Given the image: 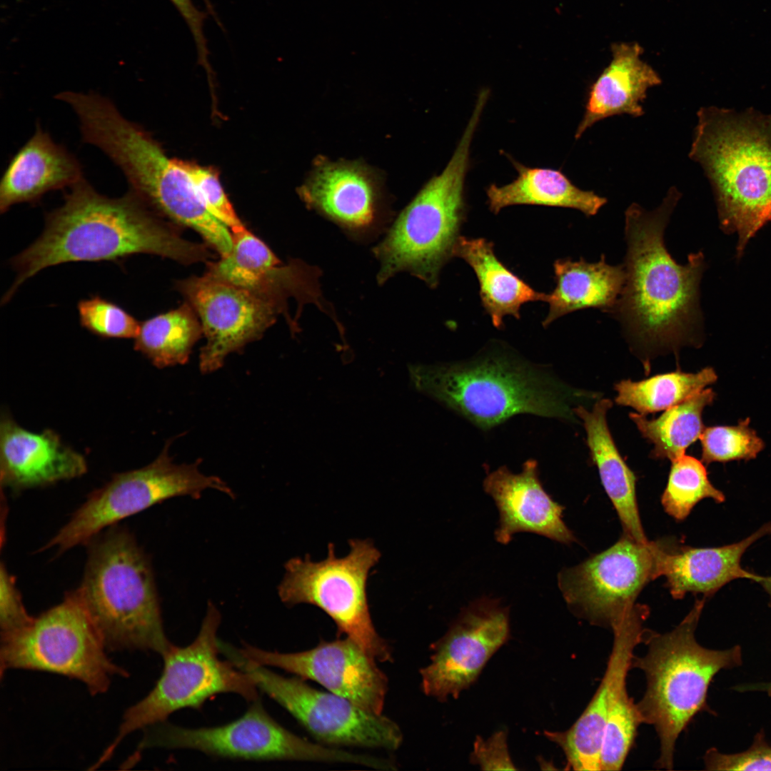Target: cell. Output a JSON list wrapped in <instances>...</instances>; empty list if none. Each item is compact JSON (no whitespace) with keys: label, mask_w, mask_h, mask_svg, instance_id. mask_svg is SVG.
Segmentation results:
<instances>
[{"label":"cell","mask_w":771,"mask_h":771,"mask_svg":"<svg viewBox=\"0 0 771 771\" xmlns=\"http://www.w3.org/2000/svg\"><path fill=\"white\" fill-rule=\"evenodd\" d=\"M680 196L672 186L654 210L633 203L625 211V281L607 314L620 322L633 346L644 351H676L697 344L701 332L699 288L704 255L690 253L687 263L680 264L664 240Z\"/></svg>","instance_id":"6da1fadb"},{"label":"cell","mask_w":771,"mask_h":771,"mask_svg":"<svg viewBox=\"0 0 771 771\" xmlns=\"http://www.w3.org/2000/svg\"><path fill=\"white\" fill-rule=\"evenodd\" d=\"M138 253L191 263L210 253L183 238L128 190L119 198L99 193L85 178L70 188L63 204L48 213L41 236L14 256L16 277L3 296L7 303L19 287L50 266L78 261H119Z\"/></svg>","instance_id":"7a4b0ae2"},{"label":"cell","mask_w":771,"mask_h":771,"mask_svg":"<svg viewBox=\"0 0 771 771\" xmlns=\"http://www.w3.org/2000/svg\"><path fill=\"white\" fill-rule=\"evenodd\" d=\"M66 104L78 117L83 141L101 150L121 169L130 191L149 208L195 230L221 256L230 253L231 231L208 211L183 161L168 158L108 98L73 91Z\"/></svg>","instance_id":"3957f363"},{"label":"cell","mask_w":771,"mask_h":771,"mask_svg":"<svg viewBox=\"0 0 771 771\" xmlns=\"http://www.w3.org/2000/svg\"><path fill=\"white\" fill-rule=\"evenodd\" d=\"M490 348L468 361L409 366L411 383L484 430L521 413L575 420L571 404L585 394L508 348Z\"/></svg>","instance_id":"277c9868"},{"label":"cell","mask_w":771,"mask_h":771,"mask_svg":"<svg viewBox=\"0 0 771 771\" xmlns=\"http://www.w3.org/2000/svg\"><path fill=\"white\" fill-rule=\"evenodd\" d=\"M689 157L714 191L721 228L737 234L740 258L771 221V115L702 107Z\"/></svg>","instance_id":"5b68a950"},{"label":"cell","mask_w":771,"mask_h":771,"mask_svg":"<svg viewBox=\"0 0 771 771\" xmlns=\"http://www.w3.org/2000/svg\"><path fill=\"white\" fill-rule=\"evenodd\" d=\"M707 598L697 599L672 630L658 633L647 629L646 653L632 660L631 667L645 677V692L636 706L642 723L652 725L658 737V768H673L679 736L697 713L709 709L707 692L715 675L742 662L740 645L712 650L697 641L695 633Z\"/></svg>","instance_id":"8992f818"},{"label":"cell","mask_w":771,"mask_h":771,"mask_svg":"<svg viewBox=\"0 0 771 771\" xmlns=\"http://www.w3.org/2000/svg\"><path fill=\"white\" fill-rule=\"evenodd\" d=\"M108 529L89 543L84 576L74 591L107 650L162 656L172 643L163 629L150 560L129 531Z\"/></svg>","instance_id":"52a82bcc"},{"label":"cell","mask_w":771,"mask_h":771,"mask_svg":"<svg viewBox=\"0 0 771 771\" xmlns=\"http://www.w3.org/2000/svg\"><path fill=\"white\" fill-rule=\"evenodd\" d=\"M485 102L478 99L450 161L432 177L402 211L373 252L383 284L407 271L435 288L444 265L453 257L465 221V180L471 142Z\"/></svg>","instance_id":"ba28073f"},{"label":"cell","mask_w":771,"mask_h":771,"mask_svg":"<svg viewBox=\"0 0 771 771\" xmlns=\"http://www.w3.org/2000/svg\"><path fill=\"white\" fill-rule=\"evenodd\" d=\"M220 623L221 614L209 601L197 637L185 647L171 644L162 655L164 666L160 678L146 697L126 710L115 739L95 767L108 760L128 734L165 722L175 711L199 709L206 700L220 693H236L251 702L258 699L251 677L231 660L219 658Z\"/></svg>","instance_id":"9c48e42d"},{"label":"cell","mask_w":771,"mask_h":771,"mask_svg":"<svg viewBox=\"0 0 771 771\" xmlns=\"http://www.w3.org/2000/svg\"><path fill=\"white\" fill-rule=\"evenodd\" d=\"M348 545L349 552L342 558L336 557L334 545L329 543L324 560L315 562L306 555L288 560L278 595L286 605L318 607L333 620L338 634L353 640L376 660H391L388 644L373 625L366 592L369 572L381 554L368 539H351Z\"/></svg>","instance_id":"30bf717a"},{"label":"cell","mask_w":771,"mask_h":771,"mask_svg":"<svg viewBox=\"0 0 771 771\" xmlns=\"http://www.w3.org/2000/svg\"><path fill=\"white\" fill-rule=\"evenodd\" d=\"M97 629L69 592L26 626L1 634V675L11 669L49 672L76 679L93 695L106 692L112 677L127 672L111 662Z\"/></svg>","instance_id":"8fae6325"},{"label":"cell","mask_w":771,"mask_h":771,"mask_svg":"<svg viewBox=\"0 0 771 771\" xmlns=\"http://www.w3.org/2000/svg\"><path fill=\"white\" fill-rule=\"evenodd\" d=\"M169 445L170 440L150 464L116 474L93 491L44 549L64 552L89 544L123 519L173 497L198 499L207 489L234 497L221 478L200 471V460L191 464L175 463L168 453Z\"/></svg>","instance_id":"7c38bea8"},{"label":"cell","mask_w":771,"mask_h":771,"mask_svg":"<svg viewBox=\"0 0 771 771\" xmlns=\"http://www.w3.org/2000/svg\"><path fill=\"white\" fill-rule=\"evenodd\" d=\"M135 755L160 747L193 749L216 757L250 760L353 763L375 767L377 758L309 742L284 728L258 699L240 718L217 727L186 728L162 722L146 728Z\"/></svg>","instance_id":"4fadbf2b"},{"label":"cell","mask_w":771,"mask_h":771,"mask_svg":"<svg viewBox=\"0 0 771 771\" xmlns=\"http://www.w3.org/2000/svg\"><path fill=\"white\" fill-rule=\"evenodd\" d=\"M221 652L321 743L388 750L400 746V727L383 714L368 712L333 692L316 690L298 677L279 675L246 658L228 644H223Z\"/></svg>","instance_id":"5bb4252c"},{"label":"cell","mask_w":771,"mask_h":771,"mask_svg":"<svg viewBox=\"0 0 771 771\" xmlns=\"http://www.w3.org/2000/svg\"><path fill=\"white\" fill-rule=\"evenodd\" d=\"M675 543H640L623 533L604 551L563 569L558 586L568 608L593 625L612 629L643 588L661 576L662 558Z\"/></svg>","instance_id":"9a60e30c"},{"label":"cell","mask_w":771,"mask_h":771,"mask_svg":"<svg viewBox=\"0 0 771 771\" xmlns=\"http://www.w3.org/2000/svg\"><path fill=\"white\" fill-rule=\"evenodd\" d=\"M176 287L200 318L206 339L199 356L203 373L219 369L230 353L261 338L287 309L266 296L206 273L179 281Z\"/></svg>","instance_id":"2e32d148"},{"label":"cell","mask_w":771,"mask_h":771,"mask_svg":"<svg viewBox=\"0 0 771 771\" xmlns=\"http://www.w3.org/2000/svg\"><path fill=\"white\" fill-rule=\"evenodd\" d=\"M509 635L508 607L486 597L472 602L432 645L431 661L420 670L423 692L441 702L450 696L458 698L475 682Z\"/></svg>","instance_id":"e0dca14e"},{"label":"cell","mask_w":771,"mask_h":771,"mask_svg":"<svg viewBox=\"0 0 771 771\" xmlns=\"http://www.w3.org/2000/svg\"><path fill=\"white\" fill-rule=\"evenodd\" d=\"M239 651L258 665L313 680L368 712L382 714L388 678L376 660L348 638L321 641L312 649L297 652H271L249 645Z\"/></svg>","instance_id":"ac0fdd59"},{"label":"cell","mask_w":771,"mask_h":771,"mask_svg":"<svg viewBox=\"0 0 771 771\" xmlns=\"http://www.w3.org/2000/svg\"><path fill=\"white\" fill-rule=\"evenodd\" d=\"M650 613L635 603L612 628L613 642L603 677L587 707L564 731H545V737L563 750L568 769L600 770V753L608 704L617 680L628 673L635 647L643 643L644 624Z\"/></svg>","instance_id":"d6986e66"},{"label":"cell","mask_w":771,"mask_h":771,"mask_svg":"<svg viewBox=\"0 0 771 771\" xmlns=\"http://www.w3.org/2000/svg\"><path fill=\"white\" fill-rule=\"evenodd\" d=\"M299 194L306 206L353 238H368L384 226L377 183L371 172L358 163L320 161Z\"/></svg>","instance_id":"ffe728a7"},{"label":"cell","mask_w":771,"mask_h":771,"mask_svg":"<svg viewBox=\"0 0 771 771\" xmlns=\"http://www.w3.org/2000/svg\"><path fill=\"white\" fill-rule=\"evenodd\" d=\"M485 491L494 500L500 520L495 532L496 540L503 545L514 534L528 532L560 543L576 542L573 532L563 520L565 508L544 490L539 478L538 463L530 459L518 473L502 466L484 480Z\"/></svg>","instance_id":"44dd1931"},{"label":"cell","mask_w":771,"mask_h":771,"mask_svg":"<svg viewBox=\"0 0 771 771\" xmlns=\"http://www.w3.org/2000/svg\"><path fill=\"white\" fill-rule=\"evenodd\" d=\"M85 458L51 429L34 433L6 413L0 422V480L14 490L50 485L84 475Z\"/></svg>","instance_id":"7402d4cb"},{"label":"cell","mask_w":771,"mask_h":771,"mask_svg":"<svg viewBox=\"0 0 771 771\" xmlns=\"http://www.w3.org/2000/svg\"><path fill=\"white\" fill-rule=\"evenodd\" d=\"M84 178L78 159L37 124L2 175L0 211L21 203H36L46 193L71 188Z\"/></svg>","instance_id":"603a6c76"},{"label":"cell","mask_w":771,"mask_h":771,"mask_svg":"<svg viewBox=\"0 0 771 771\" xmlns=\"http://www.w3.org/2000/svg\"><path fill=\"white\" fill-rule=\"evenodd\" d=\"M770 533L771 523H767L745 539L720 547L692 548L675 543L662 558L661 576L666 578V586L676 600L687 593L710 597L736 579L756 582L759 575L744 569L741 559L754 543Z\"/></svg>","instance_id":"cb8c5ba5"},{"label":"cell","mask_w":771,"mask_h":771,"mask_svg":"<svg viewBox=\"0 0 771 771\" xmlns=\"http://www.w3.org/2000/svg\"><path fill=\"white\" fill-rule=\"evenodd\" d=\"M612 53L610 63L590 87L576 139L604 119L622 114L642 116L641 104L648 89L662 82L657 73L641 59L642 50L638 44H617Z\"/></svg>","instance_id":"d4e9b609"},{"label":"cell","mask_w":771,"mask_h":771,"mask_svg":"<svg viewBox=\"0 0 771 771\" xmlns=\"http://www.w3.org/2000/svg\"><path fill=\"white\" fill-rule=\"evenodd\" d=\"M609 399L595 402L592 410L579 405L573 411L582 420L590 457L598 469L603 486L613 503L625 534L646 543L636 498L635 473L620 455L610 432L606 415Z\"/></svg>","instance_id":"484cf974"},{"label":"cell","mask_w":771,"mask_h":771,"mask_svg":"<svg viewBox=\"0 0 771 771\" xmlns=\"http://www.w3.org/2000/svg\"><path fill=\"white\" fill-rule=\"evenodd\" d=\"M556 286L547 294L548 313L543 322L548 326L576 311L598 308L607 313L616 303L625 281L623 264H609L605 254L597 262L570 258L553 263Z\"/></svg>","instance_id":"4316f807"},{"label":"cell","mask_w":771,"mask_h":771,"mask_svg":"<svg viewBox=\"0 0 771 771\" xmlns=\"http://www.w3.org/2000/svg\"><path fill=\"white\" fill-rule=\"evenodd\" d=\"M518 176L502 186L486 189L489 209L498 213L515 205H536L576 209L587 217L596 215L608 200L593 191L580 189L560 171L530 168L513 159Z\"/></svg>","instance_id":"83f0119b"},{"label":"cell","mask_w":771,"mask_h":771,"mask_svg":"<svg viewBox=\"0 0 771 771\" xmlns=\"http://www.w3.org/2000/svg\"><path fill=\"white\" fill-rule=\"evenodd\" d=\"M453 256L464 260L475 272L482 305L496 328L502 326L506 316L519 319L523 304L546 301V293L533 289L498 259L491 241L460 236Z\"/></svg>","instance_id":"f1b7e54d"},{"label":"cell","mask_w":771,"mask_h":771,"mask_svg":"<svg viewBox=\"0 0 771 771\" xmlns=\"http://www.w3.org/2000/svg\"><path fill=\"white\" fill-rule=\"evenodd\" d=\"M715 393L706 388L667 410L657 418L630 413L643 438L654 445L651 456L671 461L685 455L686 449L700 438L704 428L702 414L711 405Z\"/></svg>","instance_id":"f546056e"},{"label":"cell","mask_w":771,"mask_h":771,"mask_svg":"<svg viewBox=\"0 0 771 771\" xmlns=\"http://www.w3.org/2000/svg\"><path fill=\"white\" fill-rule=\"evenodd\" d=\"M203 333L196 311L185 303L141 323L134 349L159 368L183 364Z\"/></svg>","instance_id":"4dcf8cb0"},{"label":"cell","mask_w":771,"mask_h":771,"mask_svg":"<svg viewBox=\"0 0 771 771\" xmlns=\"http://www.w3.org/2000/svg\"><path fill=\"white\" fill-rule=\"evenodd\" d=\"M717 376L711 367L697 373L675 371L640 381L623 380L615 386V402L645 415L667 410L714 383Z\"/></svg>","instance_id":"1f68e13d"},{"label":"cell","mask_w":771,"mask_h":771,"mask_svg":"<svg viewBox=\"0 0 771 771\" xmlns=\"http://www.w3.org/2000/svg\"><path fill=\"white\" fill-rule=\"evenodd\" d=\"M231 252L208 265L206 274L218 280L253 291L263 276L280 261L273 251L244 225L233 228Z\"/></svg>","instance_id":"d6a6232c"},{"label":"cell","mask_w":771,"mask_h":771,"mask_svg":"<svg viewBox=\"0 0 771 771\" xmlns=\"http://www.w3.org/2000/svg\"><path fill=\"white\" fill-rule=\"evenodd\" d=\"M616 681L608 704L600 753V771L620 770L642 724L636 703L627 690V676Z\"/></svg>","instance_id":"836d02e7"},{"label":"cell","mask_w":771,"mask_h":771,"mask_svg":"<svg viewBox=\"0 0 771 771\" xmlns=\"http://www.w3.org/2000/svg\"><path fill=\"white\" fill-rule=\"evenodd\" d=\"M705 498H711L717 503L725 500V495L710 483L703 462L685 454L672 461L661 497L665 511L681 521Z\"/></svg>","instance_id":"e575fe53"},{"label":"cell","mask_w":771,"mask_h":771,"mask_svg":"<svg viewBox=\"0 0 771 771\" xmlns=\"http://www.w3.org/2000/svg\"><path fill=\"white\" fill-rule=\"evenodd\" d=\"M699 439L702 445V461L706 465L753 459L765 448L763 440L750 427L749 418L737 425L706 428Z\"/></svg>","instance_id":"d590c367"},{"label":"cell","mask_w":771,"mask_h":771,"mask_svg":"<svg viewBox=\"0 0 771 771\" xmlns=\"http://www.w3.org/2000/svg\"><path fill=\"white\" fill-rule=\"evenodd\" d=\"M77 309L81 326L103 338H135L141 323L116 303L95 296L81 300Z\"/></svg>","instance_id":"8d00e7d4"},{"label":"cell","mask_w":771,"mask_h":771,"mask_svg":"<svg viewBox=\"0 0 771 771\" xmlns=\"http://www.w3.org/2000/svg\"><path fill=\"white\" fill-rule=\"evenodd\" d=\"M183 163L208 211L231 230L243 226L216 173L194 163Z\"/></svg>","instance_id":"74e56055"},{"label":"cell","mask_w":771,"mask_h":771,"mask_svg":"<svg viewBox=\"0 0 771 771\" xmlns=\"http://www.w3.org/2000/svg\"><path fill=\"white\" fill-rule=\"evenodd\" d=\"M703 761L708 770H771V744L764 732H759L747 750L725 754L712 747L705 753Z\"/></svg>","instance_id":"f35d334b"},{"label":"cell","mask_w":771,"mask_h":771,"mask_svg":"<svg viewBox=\"0 0 771 771\" xmlns=\"http://www.w3.org/2000/svg\"><path fill=\"white\" fill-rule=\"evenodd\" d=\"M34 618L26 611L15 578L1 563L0 569L1 634L15 631L27 625Z\"/></svg>","instance_id":"ab89813d"},{"label":"cell","mask_w":771,"mask_h":771,"mask_svg":"<svg viewBox=\"0 0 771 771\" xmlns=\"http://www.w3.org/2000/svg\"><path fill=\"white\" fill-rule=\"evenodd\" d=\"M472 764L481 770H516L507 744V732L499 730L487 740L477 737L470 756Z\"/></svg>","instance_id":"60d3db41"},{"label":"cell","mask_w":771,"mask_h":771,"mask_svg":"<svg viewBox=\"0 0 771 771\" xmlns=\"http://www.w3.org/2000/svg\"><path fill=\"white\" fill-rule=\"evenodd\" d=\"M180 13L188 29H190L198 51V59L207 71L210 70L207 48V41L203 34V28L206 14L199 10L193 3L192 0H169ZM207 7L212 13V6L208 0H203Z\"/></svg>","instance_id":"b9f144b4"},{"label":"cell","mask_w":771,"mask_h":771,"mask_svg":"<svg viewBox=\"0 0 771 771\" xmlns=\"http://www.w3.org/2000/svg\"><path fill=\"white\" fill-rule=\"evenodd\" d=\"M733 689L738 692L761 691L771 696V682L739 685Z\"/></svg>","instance_id":"7bdbcfd3"},{"label":"cell","mask_w":771,"mask_h":771,"mask_svg":"<svg viewBox=\"0 0 771 771\" xmlns=\"http://www.w3.org/2000/svg\"><path fill=\"white\" fill-rule=\"evenodd\" d=\"M756 583H759L764 588L765 592L769 595L771 602V575H759L757 580H756Z\"/></svg>","instance_id":"ee69618b"}]
</instances>
